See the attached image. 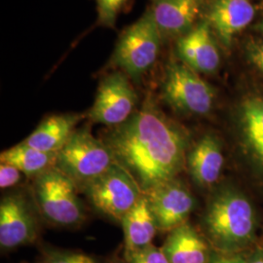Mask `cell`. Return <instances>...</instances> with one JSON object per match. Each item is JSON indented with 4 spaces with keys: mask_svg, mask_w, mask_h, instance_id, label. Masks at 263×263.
Masks as SVG:
<instances>
[{
    "mask_svg": "<svg viewBox=\"0 0 263 263\" xmlns=\"http://www.w3.org/2000/svg\"><path fill=\"white\" fill-rule=\"evenodd\" d=\"M102 141L143 193L176 179L189 149V134L148 95L126 122L110 127Z\"/></svg>",
    "mask_w": 263,
    "mask_h": 263,
    "instance_id": "cell-1",
    "label": "cell"
},
{
    "mask_svg": "<svg viewBox=\"0 0 263 263\" xmlns=\"http://www.w3.org/2000/svg\"><path fill=\"white\" fill-rule=\"evenodd\" d=\"M209 241L221 254H236L254 240L256 215L244 193L231 186L217 189L203 216Z\"/></svg>",
    "mask_w": 263,
    "mask_h": 263,
    "instance_id": "cell-2",
    "label": "cell"
},
{
    "mask_svg": "<svg viewBox=\"0 0 263 263\" xmlns=\"http://www.w3.org/2000/svg\"><path fill=\"white\" fill-rule=\"evenodd\" d=\"M162 41L159 29L147 9L136 23L123 30L105 68L120 70L134 83H140L155 66Z\"/></svg>",
    "mask_w": 263,
    "mask_h": 263,
    "instance_id": "cell-3",
    "label": "cell"
},
{
    "mask_svg": "<svg viewBox=\"0 0 263 263\" xmlns=\"http://www.w3.org/2000/svg\"><path fill=\"white\" fill-rule=\"evenodd\" d=\"M77 191L76 183L56 166L33 179L38 211L52 226L74 228L84 222L86 213Z\"/></svg>",
    "mask_w": 263,
    "mask_h": 263,
    "instance_id": "cell-4",
    "label": "cell"
},
{
    "mask_svg": "<svg viewBox=\"0 0 263 263\" xmlns=\"http://www.w3.org/2000/svg\"><path fill=\"white\" fill-rule=\"evenodd\" d=\"M160 95L175 112L187 116H206L216 102L213 86L179 60H171L165 66Z\"/></svg>",
    "mask_w": 263,
    "mask_h": 263,
    "instance_id": "cell-5",
    "label": "cell"
},
{
    "mask_svg": "<svg viewBox=\"0 0 263 263\" xmlns=\"http://www.w3.org/2000/svg\"><path fill=\"white\" fill-rule=\"evenodd\" d=\"M115 163L107 145L95 138L86 127L76 129L65 146L58 152L56 167L82 191Z\"/></svg>",
    "mask_w": 263,
    "mask_h": 263,
    "instance_id": "cell-6",
    "label": "cell"
},
{
    "mask_svg": "<svg viewBox=\"0 0 263 263\" xmlns=\"http://www.w3.org/2000/svg\"><path fill=\"white\" fill-rule=\"evenodd\" d=\"M82 191L96 211L120 223L144 194L131 175L117 163Z\"/></svg>",
    "mask_w": 263,
    "mask_h": 263,
    "instance_id": "cell-7",
    "label": "cell"
},
{
    "mask_svg": "<svg viewBox=\"0 0 263 263\" xmlns=\"http://www.w3.org/2000/svg\"><path fill=\"white\" fill-rule=\"evenodd\" d=\"M39 211L35 201L15 191L0 202V249L3 253L34 244L40 235Z\"/></svg>",
    "mask_w": 263,
    "mask_h": 263,
    "instance_id": "cell-8",
    "label": "cell"
},
{
    "mask_svg": "<svg viewBox=\"0 0 263 263\" xmlns=\"http://www.w3.org/2000/svg\"><path fill=\"white\" fill-rule=\"evenodd\" d=\"M131 81L129 76L120 70H113L104 76L100 81L87 118L109 128L126 122L138 109L139 103V96Z\"/></svg>",
    "mask_w": 263,
    "mask_h": 263,
    "instance_id": "cell-9",
    "label": "cell"
},
{
    "mask_svg": "<svg viewBox=\"0 0 263 263\" xmlns=\"http://www.w3.org/2000/svg\"><path fill=\"white\" fill-rule=\"evenodd\" d=\"M158 230L170 232L187 222L195 208V199L178 178L164 182L144 193Z\"/></svg>",
    "mask_w": 263,
    "mask_h": 263,
    "instance_id": "cell-10",
    "label": "cell"
},
{
    "mask_svg": "<svg viewBox=\"0 0 263 263\" xmlns=\"http://www.w3.org/2000/svg\"><path fill=\"white\" fill-rule=\"evenodd\" d=\"M176 54L178 60L199 74H214L221 64L216 35L205 19L177 39Z\"/></svg>",
    "mask_w": 263,
    "mask_h": 263,
    "instance_id": "cell-11",
    "label": "cell"
},
{
    "mask_svg": "<svg viewBox=\"0 0 263 263\" xmlns=\"http://www.w3.org/2000/svg\"><path fill=\"white\" fill-rule=\"evenodd\" d=\"M151 15L163 40L183 36L197 25L206 0H149Z\"/></svg>",
    "mask_w": 263,
    "mask_h": 263,
    "instance_id": "cell-12",
    "label": "cell"
},
{
    "mask_svg": "<svg viewBox=\"0 0 263 263\" xmlns=\"http://www.w3.org/2000/svg\"><path fill=\"white\" fill-rule=\"evenodd\" d=\"M255 16L251 0H211L208 2L205 18L217 41L230 47L234 38L247 28Z\"/></svg>",
    "mask_w": 263,
    "mask_h": 263,
    "instance_id": "cell-13",
    "label": "cell"
},
{
    "mask_svg": "<svg viewBox=\"0 0 263 263\" xmlns=\"http://www.w3.org/2000/svg\"><path fill=\"white\" fill-rule=\"evenodd\" d=\"M235 121L245 154L263 178V94L244 98L236 109Z\"/></svg>",
    "mask_w": 263,
    "mask_h": 263,
    "instance_id": "cell-14",
    "label": "cell"
},
{
    "mask_svg": "<svg viewBox=\"0 0 263 263\" xmlns=\"http://www.w3.org/2000/svg\"><path fill=\"white\" fill-rule=\"evenodd\" d=\"M186 166L198 186L207 188L216 184L224 166L221 143L216 135L206 133L189 147Z\"/></svg>",
    "mask_w": 263,
    "mask_h": 263,
    "instance_id": "cell-15",
    "label": "cell"
},
{
    "mask_svg": "<svg viewBox=\"0 0 263 263\" xmlns=\"http://www.w3.org/2000/svg\"><path fill=\"white\" fill-rule=\"evenodd\" d=\"M162 250L171 263H209L214 254L205 238L188 222L170 231Z\"/></svg>",
    "mask_w": 263,
    "mask_h": 263,
    "instance_id": "cell-16",
    "label": "cell"
},
{
    "mask_svg": "<svg viewBox=\"0 0 263 263\" xmlns=\"http://www.w3.org/2000/svg\"><path fill=\"white\" fill-rule=\"evenodd\" d=\"M85 117H87V114L84 113L50 115L41 121L24 142L38 151L58 153L65 146L76 132V126Z\"/></svg>",
    "mask_w": 263,
    "mask_h": 263,
    "instance_id": "cell-17",
    "label": "cell"
},
{
    "mask_svg": "<svg viewBox=\"0 0 263 263\" xmlns=\"http://www.w3.org/2000/svg\"><path fill=\"white\" fill-rule=\"evenodd\" d=\"M121 224L124 231V255L152 244L158 227L144 194L123 218Z\"/></svg>",
    "mask_w": 263,
    "mask_h": 263,
    "instance_id": "cell-18",
    "label": "cell"
},
{
    "mask_svg": "<svg viewBox=\"0 0 263 263\" xmlns=\"http://www.w3.org/2000/svg\"><path fill=\"white\" fill-rule=\"evenodd\" d=\"M58 153L38 151L22 141L0 154V163L15 166L29 178H36L40 174L56 166Z\"/></svg>",
    "mask_w": 263,
    "mask_h": 263,
    "instance_id": "cell-19",
    "label": "cell"
},
{
    "mask_svg": "<svg viewBox=\"0 0 263 263\" xmlns=\"http://www.w3.org/2000/svg\"><path fill=\"white\" fill-rule=\"evenodd\" d=\"M34 263H101L91 254L42 245Z\"/></svg>",
    "mask_w": 263,
    "mask_h": 263,
    "instance_id": "cell-20",
    "label": "cell"
},
{
    "mask_svg": "<svg viewBox=\"0 0 263 263\" xmlns=\"http://www.w3.org/2000/svg\"><path fill=\"white\" fill-rule=\"evenodd\" d=\"M97 4L98 18L92 27L115 28L118 16L123 12L130 0H95Z\"/></svg>",
    "mask_w": 263,
    "mask_h": 263,
    "instance_id": "cell-21",
    "label": "cell"
},
{
    "mask_svg": "<svg viewBox=\"0 0 263 263\" xmlns=\"http://www.w3.org/2000/svg\"><path fill=\"white\" fill-rule=\"evenodd\" d=\"M126 263H171L162 248L151 244L133 254L124 255Z\"/></svg>",
    "mask_w": 263,
    "mask_h": 263,
    "instance_id": "cell-22",
    "label": "cell"
},
{
    "mask_svg": "<svg viewBox=\"0 0 263 263\" xmlns=\"http://www.w3.org/2000/svg\"><path fill=\"white\" fill-rule=\"evenodd\" d=\"M24 174L15 166L6 163H0V187L7 189L16 186L21 182Z\"/></svg>",
    "mask_w": 263,
    "mask_h": 263,
    "instance_id": "cell-23",
    "label": "cell"
},
{
    "mask_svg": "<svg viewBox=\"0 0 263 263\" xmlns=\"http://www.w3.org/2000/svg\"><path fill=\"white\" fill-rule=\"evenodd\" d=\"M246 55L251 65L263 74V42L251 41L246 46Z\"/></svg>",
    "mask_w": 263,
    "mask_h": 263,
    "instance_id": "cell-24",
    "label": "cell"
},
{
    "mask_svg": "<svg viewBox=\"0 0 263 263\" xmlns=\"http://www.w3.org/2000/svg\"><path fill=\"white\" fill-rule=\"evenodd\" d=\"M246 258L238 254L214 253L209 263H245Z\"/></svg>",
    "mask_w": 263,
    "mask_h": 263,
    "instance_id": "cell-25",
    "label": "cell"
},
{
    "mask_svg": "<svg viewBox=\"0 0 263 263\" xmlns=\"http://www.w3.org/2000/svg\"><path fill=\"white\" fill-rule=\"evenodd\" d=\"M245 263H263V250L257 251L249 258H246Z\"/></svg>",
    "mask_w": 263,
    "mask_h": 263,
    "instance_id": "cell-26",
    "label": "cell"
},
{
    "mask_svg": "<svg viewBox=\"0 0 263 263\" xmlns=\"http://www.w3.org/2000/svg\"><path fill=\"white\" fill-rule=\"evenodd\" d=\"M106 263H126L124 258H118V257H113L109 259Z\"/></svg>",
    "mask_w": 263,
    "mask_h": 263,
    "instance_id": "cell-27",
    "label": "cell"
},
{
    "mask_svg": "<svg viewBox=\"0 0 263 263\" xmlns=\"http://www.w3.org/2000/svg\"><path fill=\"white\" fill-rule=\"evenodd\" d=\"M261 30H262V32H263V20H262V23H261Z\"/></svg>",
    "mask_w": 263,
    "mask_h": 263,
    "instance_id": "cell-28",
    "label": "cell"
}]
</instances>
